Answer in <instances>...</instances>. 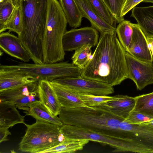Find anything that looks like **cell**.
<instances>
[{
    "instance_id": "obj_31",
    "label": "cell",
    "mask_w": 153,
    "mask_h": 153,
    "mask_svg": "<svg viewBox=\"0 0 153 153\" xmlns=\"http://www.w3.org/2000/svg\"><path fill=\"white\" fill-rule=\"evenodd\" d=\"M100 16L112 26L116 28L117 23L102 0H88Z\"/></svg>"
},
{
    "instance_id": "obj_26",
    "label": "cell",
    "mask_w": 153,
    "mask_h": 153,
    "mask_svg": "<svg viewBox=\"0 0 153 153\" xmlns=\"http://www.w3.org/2000/svg\"><path fill=\"white\" fill-rule=\"evenodd\" d=\"M134 98L135 103L132 111L153 117V92Z\"/></svg>"
},
{
    "instance_id": "obj_35",
    "label": "cell",
    "mask_w": 153,
    "mask_h": 153,
    "mask_svg": "<svg viewBox=\"0 0 153 153\" xmlns=\"http://www.w3.org/2000/svg\"><path fill=\"white\" fill-rule=\"evenodd\" d=\"M8 128L5 127H0V143L8 140L7 136L11 135Z\"/></svg>"
},
{
    "instance_id": "obj_33",
    "label": "cell",
    "mask_w": 153,
    "mask_h": 153,
    "mask_svg": "<svg viewBox=\"0 0 153 153\" xmlns=\"http://www.w3.org/2000/svg\"><path fill=\"white\" fill-rule=\"evenodd\" d=\"M153 119L140 113L132 111L124 121L132 124H139Z\"/></svg>"
},
{
    "instance_id": "obj_20",
    "label": "cell",
    "mask_w": 153,
    "mask_h": 153,
    "mask_svg": "<svg viewBox=\"0 0 153 153\" xmlns=\"http://www.w3.org/2000/svg\"><path fill=\"white\" fill-rule=\"evenodd\" d=\"M26 115H21L14 103L0 101V127L9 128L17 124H25L24 118Z\"/></svg>"
},
{
    "instance_id": "obj_21",
    "label": "cell",
    "mask_w": 153,
    "mask_h": 153,
    "mask_svg": "<svg viewBox=\"0 0 153 153\" xmlns=\"http://www.w3.org/2000/svg\"><path fill=\"white\" fill-rule=\"evenodd\" d=\"M134 17L146 37H153V6L132 9Z\"/></svg>"
},
{
    "instance_id": "obj_1",
    "label": "cell",
    "mask_w": 153,
    "mask_h": 153,
    "mask_svg": "<svg viewBox=\"0 0 153 153\" xmlns=\"http://www.w3.org/2000/svg\"><path fill=\"white\" fill-rule=\"evenodd\" d=\"M126 51L116 31L100 33L96 47L80 76L113 86L128 78Z\"/></svg>"
},
{
    "instance_id": "obj_11",
    "label": "cell",
    "mask_w": 153,
    "mask_h": 153,
    "mask_svg": "<svg viewBox=\"0 0 153 153\" xmlns=\"http://www.w3.org/2000/svg\"><path fill=\"white\" fill-rule=\"evenodd\" d=\"M98 39V31L92 26L72 29L67 31L63 36V49L65 52L71 51L87 44L94 47Z\"/></svg>"
},
{
    "instance_id": "obj_25",
    "label": "cell",
    "mask_w": 153,
    "mask_h": 153,
    "mask_svg": "<svg viewBox=\"0 0 153 153\" xmlns=\"http://www.w3.org/2000/svg\"><path fill=\"white\" fill-rule=\"evenodd\" d=\"M23 0H17L16 5L9 20L3 29L7 30L20 35L22 31L23 22Z\"/></svg>"
},
{
    "instance_id": "obj_14",
    "label": "cell",
    "mask_w": 153,
    "mask_h": 153,
    "mask_svg": "<svg viewBox=\"0 0 153 153\" xmlns=\"http://www.w3.org/2000/svg\"><path fill=\"white\" fill-rule=\"evenodd\" d=\"M39 79L23 72L0 68V92L38 82Z\"/></svg>"
},
{
    "instance_id": "obj_22",
    "label": "cell",
    "mask_w": 153,
    "mask_h": 153,
    "mask_svg": "<svg viewBox=\"0 0 153 153\" xmlns=\"http://www.w3.org/2000/svg\"><path fill=\"white\" fill-rule=\"evenodd\" d=\"M24 112L26 115L31 116L36 120L60 126L63 124L59 118L50 112L39 100L30 104L28 108Z\"/></svg>"
},
{
    "instance_id": "obj_28",
    "label": "cell",
    "mask_w": 153,
    "mask_h": 153,
    "mask_svg": "<svg viewBox=\"0 0 153 153\" xmlns=\"http://www.w3.org/2000/svg\"><path fill=\"white\" fill-rule=\"evenodd\" d=\"M92 47L91 45L87 44L75 50L71 57L72 63L80 69H82L91 58Z\"/></svg>"
},
{
    "instance_id": "obj_7",
    "label": "cell",
    "mask_w": 153,
    "mask_h": 153,
    "mask_svg": "<svg viewBox=\"0 0 153 153\" xmlns=\"http://www.w3.org/2000/svg\"><path fill=\"white\" fill-rule=\"evenodd\" d=\"M0 68L21 71L40 79L49 81L56 79L80 76L81 69L68 62L50 63L19 62L11 65H1Z\"/></svg>"
},
{
    "instance_id": "obj_2",
    "label": "cell",
    "mask_w": 153,
    "mask_h": 153,
    "mask_svg": "<svg viewBox=\"0 0 153 153\" xmlns=\"http://www.w3.org/2000/svg\"><path fill=\"white\" fill-rule=\"evenodd\" d=\"M63 124L73 126L123 138H130L120 129L125 119L101 107L87 105L73 108L61 107L58 115Z\"/></svg>"
},
{
    "instance_id": "obj_16",
    "label": "cell",
    "mask_w": 153,
    "mask_h": 153,
    "mask_svg": "<svg viewBox=\"0 0 153 153\" xmlns=\"http://www.w3.org/2000/svg\"><path fill=\"white\" fill-rule=\"evenodd\" d=\"M83 17L87 19L91 26L100 33L115 31L116 28L112 26L98 14L88 0H75Z\"/></svg>"
},
{
    "instance_id": "obj_29",
    "label": "cell",
    "mask_w": 153,
    "mask_h": 153,
    "mask_svg": "<svg viewBox=\"0 0 153 153\" xmlns=\"http://www.w3.org/2000/svg\"><path fill=\"white\" fill-rule=\"evenodd\" d=\"M79 95L85 105L91 107L100 106L108 101L117 99L118 97V95L109 96L83 93H79Z\"/></svg>"
},
{
    "instance_id": "obj_39",
    "label": "cell",
    "mask_w": 153,
    "mask_h": 153,
    "mask_svg": "<svg viewBox=\"0 0 153 153\" xmlns=\"http://www.w3.org/2000/svg\"><path fill=\"white\" fill-rule=\"evenodd\" d=\"M150 50L151 51L152 55V59H153V48H152L150 49Z\"/></svg>"
},
{
    "instance_id": "obj_17",
    "label": "cell",
    "mask_w": 153,
    "mask_h": 153,
    "mask_svg": "<svg viewBox=\"0 0 153 153\" xmlns=\"http://www.w3.org/2000/svg\"><path fill=\"white\" fill-rule=\"evenodd\" d=\"M39 101L52 114L58 115L61 106L50 81L40 79L38 83Z\"/></svg>"
},
{
    "instance_id": "obj_38",
    "label": "cell",
    "mask_w": 153,
    "mask_h": 153,
    "mask_svg": "<svg viewBox=\"0 0 153 153\" xmlns=\"http://www.w3.org/2000/svg\"><path fill=\"white\" fill-rule=\"evenodd\" d=\"M143 2H149L153 3V0H144Z\"/></svg>"
},
{
    "instance_id": "obj_27",
    "label": "cell",
    "mask_w": 153,
    "mask_h": 153,
    "mask_svg": "<svg viewBox=\"0 0 153 153\" xmlns=\"http://www.w3.org/2000/svg\"><path fill=\"white\" fill-rule=\"evenodd\" d=\"M133 31L132 23L127 20L119 23L116 28V32L118 39L126 51L131 40Z\"/></svg>"
},
{
    "instance_id": "obj_10",
    "label": "cell",
    "mask_w": 153,
    "mask_h": 153,
    "mask_svg": "<svg viewBox=\"0 0 153 153\" xmlns=\"http://www.w3.org/2000/svg\"><path fill=\"white\" fill-rule=\"evenodd\" d=\"M126 58L128 78L134 82L137 89L141 90L153 84V63L139 60L127 52Z\"/></svg>"
},
{
    "instance_id": "obj_8",
    "label": "cell",
    "mask_w": 153,
    "mask_h": 153,
    "mask_svg": "<svg viewBox=\"0 0 153 153\" xmlns=\"http://www.w3.org/2000/svg\"><path fill=\"white\" fill-rule=\"evenodd\" d=\"M79 93L98 96L107 95L114 92L113 86L108 84L82 78L67 77L53 80Z\"/></svg>"
},
{
    "instance_id": "obj_15",
    "label": "cell",
    "mask_w": 153,
    "mask_h": 153,
    "mask_svg": "<svg viewBox=\"0 0 153 153\" xmlns=\"http://www.w3.org/2000/svg\"><path fill=\"white\" fill-rule=\"evenodd\" d=\"M119 127L121 130L127 132L129 138L153 150V126L132 124L123 120L120 123Z\"/></svg>"
},
{
    "instance_id": "obj_9",
    "label": "cell",
    "mask_w": 153,
    "mask_h": 153,
    "mask_svg": "<svg viewBox=\"0 0 153 153\" xmlns=\"http://www.w3.org/2000/svg\"><path fill=\"white\" fill-rule=\"evenodd\" d=\"M38 82L0 92V101L13 103L17 108L25 111L30 104L39 100Z\"/></svg>"
},
{
    "instance_id": "obj_18",
    "label": "cell",
    "mask_w": 153,
    "mask_h": 153,
    "mask_svg": "<svg viewBox=\"0 0 153 153\" xmlns=\"http://www.w3.org/2000/svg\"><path fill=\"white\" fill-rule=\"evenodd\" d=\"M50 81L61 107L73 108L86 105L80 98L79 93L53 81Z\"/></svg>"
},
{
    "instance_id": "obj_34",
    "label": "cell",
    "mask_w": 153,
    "mask_h": 153,
    "mask_svg": "<svg viewBox=\"0 0 153 153\" xmlns=\"http://www.w3.org/2000/svg\"><path fill=\"white\" fill-rule=\"evenodd\" d=\"M144 0H126L123 7L121 15L124 16L130 10Z\"/></svg>"
},
{
    "instance_id": "obj_12",
    "label": "cell",
    "mask_w": 153,
    "mask_h": 153,
    "mask_svg": "<svg viewBox=\"0 0 153 153\" xmlns=\"http://www.w3.org/2000/svg\"><path fill=\"white\" fill-rule=\"evenodd\" d=\"M131 40L126 52L139 60L153 62L152 53L148 46L147 37L138 24L132 23Z\"/></svg>"
},
{
    "instance_id": "obj_5",
    "label": "cell",
    "mask_w": 153,
    "mask_h": 153,
    "mask_svg": "<svg viewBox=\"0 0 153 153\" xmlns=\"http://www.w3.org/2000/svg\"><path fill=\"white\" fill-rule=\"evenodd\" d=\"M60 131L65 138L84 139L109 145L113 152L149 153L151 150L131 138H123L72 125L63 124Z\"/></svg>"
},
{
    "instance_id": "obj_36",
    "label": "cell",
    "mask_w": 153,
    "mask_h": 153,
    "mask_svg": "<svg viewBox=\"0 0 153 153\" xmlns=\"http://www.w3.org/2000/svg\"><path fill=\"white\" fill-rule=\"evenodd\" d=\"M148 43V47L150 49L153 48V37H146Z\"/></svg>"
},
{
    "instance_id": "obj_30",
    "label": "cell",
    "mask_w": 153,
    "mask_h": 153,
    "mask_svg": "<svg viewBox=\"0 0 153 153\" xmlns=\"http://www.w3.org/2000/svg\"><path fill=\"white\" fill-rule=\"evenodd\" d=\"M17 0H4L0 2V33L3 32L6 23L15 7Z\"/></svg>"
},
{
    "instance_id": "obj_37",
    "label": "cell",
    "mask_w": 153,
    "mask_h": 153,
    "mask_svg": "<svg viewBox=\"0 0 153 153\" xmlns=\"http://www.w3.org/2000/svg\"><path fill=\"white\" fill-rule=\"evenodd\" d=\"M143 125H148L153 126V119L147 121L139 124Z\"/></svg>"
},
{
    "instance_id": "obj_24",
    "label": "cell",
    "mask_w": 153,
    "mask_h": 153,
    "mask_svg": "<svg viewBox=\"0 0 153 153\" xmlns=\"http://www.w3.org/2000/svg\"><path fill=\"white\" fill-rule=\"evenodd\" d=\"M89 140L84 139H72L65 138L56 146L43 151L45 153H74L82 150Z\"/></svg>"
},
{
    "instance_id": "obj_32",
    "label": "cell",
    "mask_w": 153,
    "mask_h": 153,
    "mask_svg": "<svg viewBox=\"0 0 153 153\" xmlns=\"http://www.w3.org/2000/svg\"><path fill=\"white\" fill-rule=\"evenodd\" d=\"M119 23L124 20L121 15L122 10L126 0H102Z\"/></svg>"
},
{
    "instance_id": "obj_19",
    "label": "cell",
    "mask_w": 153,
    "mask_h": 153,
    "mask_svg": "<svg viewBox=\"0 0 153 153\" xmlns=\"http://www.w3.org/2000/svg\"><path fill=\"white\" fill-rule=\"evenodd\" d=\"M135 103L134 97L118 95L117 99L108 101L100 107L125 119L133 110Z\"/></svg>"
},
{
    "instance_id": "obj_6",
    "label": "cell",
    "mask_w": 153,
    "mask_h": 153,
    "mask_svg": "<svg viewBox=\"0 0 153 153\" xmlns=\"http://www.w3.org/2000/svg\"><path fill=\"white\" fill-rule=\"evenodd\" d=\"M27 127L25 135L19 144V150L22 152L42 153L59 144L61 126L36 120Z\"/></svg>"
},
{
    "instance_id": "obj_3",
    "label": "cell",
    "mask_w": 153,
    "mask_h": 153,
    "mask_svg": "<svg viewBox=\"0 0 153 153\" xmlns=\"http://www.w3.org/2000/svg\"><path fill=\"white\" fill-rule=\"evenodd\" d=\"M47 6V0H23V28L18 37L35 63H43L42 41Z\"/></svg>"
},
{
    "instance_id": "obj_40",
    "label": "cell",
    "mask_w": 153,
    "mask_h": 153,
    "mask_svg": "<svg viewBox=\"0 0 153 153\" xmlns=\"http://www.w3.org/2000/svg\"><path fill=\"white\" fill-rule=\"evenodd\" d=\"M4 0H0V2Z\"/></svg>"
},
{
    "instance_id": "obj_23",
    "label": "cell",
    "mask_w": 153,
    "mask_h": 153,
    "mask_svg": "<svg viewBox=\"0 0 153 153\" xmlns=\"http://www.w3.org/2000/svg\"><path fill=\"white\" fill-rule=\"evenodd\" d=\"M59 1L69 25L75 28L80 26L83 17L75 0H59Z\"/></svg>"
},
{
    "instance_id": "obj_13",
    "label": "cell",
    "mask_w": 153,
    "mask_h": 153,
    "mask_svg": "<svg viewBox=\"0 0 153 153\" xmlns=\"http://www.w3.org/2000/svg\"><path fill=\"white\" fill-rule=\"evenodd\" d=\"M8 31L0 34V47L1 50L10 56L24 62L31 59L27 51L18 36Z\"/></svg>"
},
{
    "instance_id": "obj_4",
    "label": "cell",
    "mask_w": 153,
    "mask_h": 153,
    "mask_svg": "<svg viewBox=\"0 0 153 153\" xmlns=\"http://www.w3.org/2000/svg\"><path fill=\"white\" fill-rule=\"evenodd\" d=\"M46 25L42 41L43 62L54 63L63 60L62 44L67 21L58 0H47Z\"/></svg>"
}]
</instances>
